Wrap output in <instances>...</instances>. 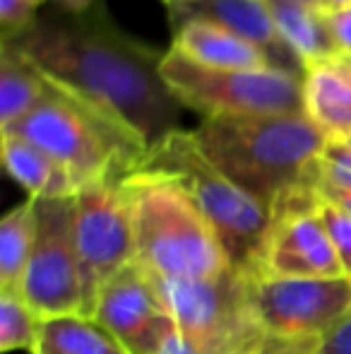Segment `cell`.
Segmentation results:
<instances>
[{"mask_svg": "<svg viewBox=\"0 0 351 354\" xmlns=\"http://www.w3.org/2000/svg\"><path fill=\"white\" fill-rule=\"evenodd\" d=\"M299 3H305V5H315V8H323V0H299Z\"/></svg>", "mask_w": 351, "mask_h": 354, "instance_id": "cell-33", "label": "cell"}, {"mask_svg": "<svg viewBox=\"0 0 351 354\" xmlns=\"http://www.w3.org/2000/svg\"><path fill=\"white\" fill-rule=\"evenodd\" d=\"M41 316L17 292H0V352L34 354L41 335Z\"/></svg>", "mask_w": 351, "mask_h": 354, "instance_id": "cell-21", "label": "cell"}, {"mask_svg": "<svg viewBox=\"0 0 351 354\" xmlns=\"http://www.w3.org/2000/svg\"><path fill=\"white\" fill-rule=\"evenodd\" d=\"M192 136L207 159L267 210L294 188L318 183L330 142L305 113L202 118Z\"/></svg>", "mask_w": 351, "mask_h": 354, "instance_id": "cell-2", "label": "cell"}, {"mask_svg": "<svg viewBox=\"0 0 351 354\" xmlns=\"http://www.w3.org/2000/svg\"><path fill=\"white\" fill-rule=\"evenodd\" d=\"M39 10L29 0H0V32L3 44H12L37 19Z\"/></svg>", "mask_w": 351, "mask_h": 354, "instance_id": "cell-24", "label": "cell"}, {"mask_svg": "<svg viewBox=\"0 0 351 354\" xmlns=\"http://www.w3.org/2000/svg\"><path fill=\"white\" fill-rule=\"evenodd\" d=\"M351 8V0H323L325 12H337V10Z\"/></svg>", "mask_w": 351, "mask_h": 354, "instance_id": "cell-31", "label": "cell"}, {"mask_svg": "<svg viewBox=\"0 0 351 354\" xmlns=\"http://www.w3.org/2000/svg\"><path fill=\"white\" fill-rule=\"evenodd\" d=\"M166 8H169L171 27L190 17L212 19L221 27L231 29L236 37L253 44L274 68L301 75V77L305 75V68L281 39L270 8H267V0H176Z\"/></svg>", "mask_w": 351, "mask_h": 354, "instance_id": "cell-13", "label": "cell"}, {"mask_svg": "<svg viewBox=\"0 0 351 354\" xmlns=\"http://www.w3.org/2000/svg\"><path fill=\"white\" fill-rule=\"evenodd\" d=\"M157 354H202V352L197 350L195 342L188 340V337L183 335V333L178 330V326H176V330L171 333L169 337H166L164 345H161V350L157 352Z\"/></svg>", "mask_w": 351, "mask_h": 354, "instance_id": "cell-28", "label": "cell"}, {"mask_svg": "<svg viewBox=\"0 0 351 354\" xmlns=\"http://www.w3.org/2000/svg\"><path fill=\"white\" fill-rule=\"evenodd\" d=\"M48 92V77L12 44L0 51V131L19 123Z\"/></svg>", "mask_w": 351, "mask_h": 354, "instance_id": "cell-18", "label": "cell"}, {"mask_svg": "<svg viewBox=\"0 0 351 354\" xmlns=\"http://www.w3.org/2000/svg\"><path fill=\"white\" fill-rule=\"evenodd\" d=\"M5 171L29 193V198H72L80 191L77 178L51 154L14 133H3Z\"/></svg>", "mask_w": 351, "mask_h": 354, "instance_id": "cell-17", "label": "cell"}, {"mask_svg": "<svg viewBox=\"0 0 351 354\" xmlns=\"http://www.w3.org/2000/svg\"><path fill=\"white\" fill-rule=\"evenodd\" d=\"M323 354H351V313L323 337Z\"/></svg>", "mask_w": 351, "mask_h": 354, "instance_id": "cell-27", "label": "cell"}, {"mask_svg": "<svg viewBox=\"0 0 351 354\" xmlns=\"http://www.w3.org/2000/svg\"><path fill=\"white\" fill-rule=\"evenodd\" d=\"M255 323L265 335L325 337L351 313V277L291 280L248 272Z\"/></svg>", "mask_w": 351, "mask_h": 354, "instance_id": "cell-11", "label": "cell"}, {"mask_svg": "<svg viewBox=\"0 0 351 354\" xmlns=\"http://www.w3.org/2000/svg\"><path fill=\"white\" fill-rule=\"evenodd\" d=\"M349 145H351V140H349Z\"/></svg>", "mask_w": 351, "mask_h": 354, "instance_id": "cell-36", "label": "cell"}, {"mask_svg": "<svg viewBox=\"0 0 351 354\" xmlns=\"http://www.w3.org/2000/svg\"><path fill=\"white\" fill-rule=\"evenodd\" d=\"M178 330L202 354H253L265 333L250 311L248 275L231 266L207 280L152 275Z\"/></svg>", "mask_w": 351, "mask_h": 354, "instance_id": "cell-7", "label": "cell"}, {"mask_svg": "<svg viewBox=\"0 0 351 354\" xmlns=\"http://www.w3.org/2000/svg\"><path fill=\"white\" fill-rule=\"evenodd\" d=\"M29 3L34 5L37 10H41V5H46V3H51V0H29Z\"/></svg>", "mask_w": 351, "mask_h": 354, "instance_id": "cell-34", "label": "cell"}, {"mask_svg": "<svg viewBox=\"0 0 351 354\" xmlns=\"http://www.w3.org/2000/svg\"><path fill=\"white\" fill-rule=\"evenodd\" d=\"M3 133H14L51 154L80 186L106 178L123 181L140 169L150 152V145L116 113L51 77L46 97Z\"/></svg>", "mask_w": 351, "mask_h": 354, "instance_id": "cell-3", "label": "cell"}, {"mask_svg": "<svg viewBox=\"0 0 351 354\" xmlns=\"http://www.w3.org/2000/svg\"><path fill=\"white\" fill-rule=\"evenodd\" d=\"M128 354H157L176 330L152 272L132 261L118 270L97 294L94 316Z\"/></svg>", "mask_w": 351, "mask_h": 354, "instance_id": "cell-12", "label": "cell"}, {"mask_svg": "<svg viewBox=\"0 0 351 354\" xmlns=\"http://www.w3.org/2000/svg\"><path fill=\"white\" fill-rule=\"evenodd\" d=\"M37 243V203L12 207L0 222V292L22 294L27 266Z\"/></svg>", "mask_w": 351, "mask_h": 354, "instance_id": "cell-19", "label": "cell"}, {"mask_svg": "<svg viewBox=\"0 0 351 354\" xmlns=\"http://www.w3.org/2000/svg\"><path fill=\"white\" fill-rule=\"evenodd\" d=\"M161 77L178 104L202 118L303 113V77L279 68L214 71L169 48L161 58Z\"/></svg>", "mask_w": 351, "mask_h": 354, "instance_id": "cell-6", "label": "cell"}, {"mask_svg": "<svg viewBox=\"0 0 351 354\" xmlns=\"http://www.w3.org/2000/svg\"><path fill=\"white\" fill-rule=\"evenodd\" d=\"M318 191L323 193L325 198L334 201L337 205H342L344 210L351 214V191H344V188H334V186H330V183L320 181V178H318Z\"/></svg>", "mask_w": 351, "mask_h": 354, "instance_id": "cell-29", "label": "cell"}, {"mask_svg": "<svg viewBox=\"0 0 351 354\" xmlns=\"http://www.w3.org/2000/svg\"><path fill=\"white\" fill-rule=\"evenodd\" d=\"M267 8L284 44L294 51L303 68L339 58L332 27L323 8L299 3V0H267Z\"/></svg>", "mask_w": 351, "mask_h": 354, "instance_id": "cell-16", "label": "cell"}, {"mask_svg": "<svg viewBox=\"0 0 351 354\" xmlns=\"http://www.w3.org/2000/svg\"><path fill=\"white\" fill-rule=\"evenodd\" d=\"M164 3H166V5H171V3H176V0H164Z\"/></svg>", "mask_w": 351, "mask_h": 354, "instance_id": "cell-35", "label": "cell"}, {"mask_svg": "<svg viewBox=\"0 0 351 354\" xmlns=\"http://www.w3.org/2000/svg\"><path fill=\"white\" fill-rule=\"evenodd\" d=\"M303 113L330 142L351 140V75L339 61L305 68Z\"/></svg>", "mask_w": 351, "mask_h": 354, "instance_id": "cell-15", "label": "cell"}, {"mask_svg": "<svg viewBox=\"0 0 351 354\" xmlns=\"http://www.w3.org/2000/svg\"><path fill=\"white\" fill-rule=\"evenodd\" d=\"M37 243L24 272L22 297L48 318L85 313L82 272L75 243V196L37 201Z\"/></svg>", "mask_w": 351, "mask_h": 354, "instance_id": "cell-10", "label": "cell"}, {"mask_svg": "<svg viewBox=\"0 0 351 354\" xmlns=\"http://www.w3.org/2000/svg\"><path fill=\"white\" fill-rule=\"evenodd\" d=\"M135 229V263L164 280H207L229 270L217 229L178 183L152 174L126 178Z\"/></svg>", "mask_w": 351, "mask_h": 354, "instance_id": "cell-4", "label": "cell"}, {"mask_svg": "<svg viewBox=\"0 0 351 354\" xmlns=\"http://www.w3.org/2000/svg\"><path fill=\"white\" fill-rule=\"evenodd\" d=\"M253 354H323V337L263 335Z\"/></svg>", "mask_w": 351, "mask_h": 354, "instance_id": "cell-25", "label": "cell"}, {"mask_svg": "<svg viewBox=\"0 0 351 354\" xmlns=\"http://www.w3.org/2000/svg\"><path fill=\"white\" fill-rule=\"evenodd\" d=\"M318 183L281 196L270 207V224L248 272L265 277L318 280L344 277V268L318 212Z\"/></svg>", "mask_w": 351, "mask_h": 354, "instance_id": "cell-8", "label": "cell"}, {"mask_svg": "<svg viewBox=\"0 0 351 354\" xmlns=\"http://www.w3.org/2000/svg\"><path fill=\"white\" fill-rule=\"evenodd\" d=\"M75 243L85 297L82 318H92L99 289L135 261V229L126 178L94 181L77 191Z\"/></svg>", "mask_w": 351, "mask_h": 354, "instance_id": "cell-9", "label": "cell"}, {"mask_svg": "<svg viewBox=\"0 0 351 354\" xmlns=\"http://www.w3.org/2000/svg\"><path fill=\"white\" fill-rule=\"evenodd\" d=\"M337 61L342 63V66H344V71H347V73L351 75V58H337Z\"/></svg>", "mask_w": 351, "mask_h": 354, "instance_id": "cell-32", "label": "cell"}, {"mask_svg": "<svg viewBox=\"0 0 351 354\" xmlns=\"http://www.w3.org/2000/svg\"><path fill=\"white\" fill-rule=\"evenodd\" d=\"M135 174L164 176L178 183L217 229L229 261L248 268L270 224V210L219 171L200 149L192 131H174L152 145Z\"/></svg>", "mask_w": 351, "mask_h": 354, "instance_id": "cell-5", "label": "cell"}, {"mask_svg": "<svg viewBox=\"0 0 351 354\" xmlns=\"http://www.w3.org/2000/svg\"><path fill=\"white\" fill-rule=\"evenodd\" d=\"M171 48L197 66L214 71H260L274 68L263 51L236 37L231 29L212 22V19L190 17L174 27Z\"/></svg>", "mask_w": 351, "mask_h": 354, "instance_id": "cell-14", "label": "cell"}, {"mask_svg": "<svg viewBox=\"0 0 351 354\" xmlns=\"http://www.w3.org/2000/svg\"><path fill=\"white\" fill-rule=\"evenodd\" d=\"M330 27H332V37L337 44L339 58H351V8L337 10V12H328Z\"/></svg>", "mask_w": 351, "mask_h": 354, "instance_id": "cell-26", "label": "cell"}, {"mask_svg": "<svg viewBox=\"0 0 351 354\" xmlns=\"http://www.w3.org/2000/svg\"><path fill=\"white\" fill-rule=\"evenodd\" d=\"M320 181L351 191V145L328 142L320 159Z\"/></svg>", "mask_w": 351, "mask_h": 354, "instance_id": "cell-23", "label": "cell"}, {"mask_svg": "<svg viewBox=\"0 0 351 354\" xmlns=\"http://www.w3.org/2000/svg\"><path fill=\"white\" fill-rule=\"evenodd\" d=\"M34 354H128L97 321L80 316L48 318Z\"/></svg>", "mask_w": 351, "mask_h": 354, "instance_id": "cell-20", "label": "cell"}, {"mask_svg": "<svg viewBox=\"0 0 351 354\" xmlns=\"http://www.w3.org/2000/svg\"><path fill=\"white\" fill-rule=\"evenodd\" d=\"M318 212H320V219H323L325 229H328V234H330V241H332L334 251H337V256H339L344 275L351 277V214L344 210L342 205H337L334 201L325 198L323 193H320V198H318Z\"/></svg>", "mask_w": 351, "mask_h": 354, "instance_id": "cell-22", "label": "cell"}, {"mask_svg": "<svg viewBox=\"0 0 351 354\" xmlns=\"http://www.w3.org/2000/svg\"><path fill=\"white\" fill-rule=\"evenodd\" d=\"M12 46L58 84L116 113L150 147L181 131L183 106L161 77L164 53L123 32L103 3L39 12Z\"/></svg>", "mask_w": 351, "mask_h": 354, "instance_id": "cell-1", "label": "cell"}, {"mask_svg": "<svg viewBox=\"0 0 351 354\" xmlns=\"http://www.w3.org/2000/svg\"><path fill=\"white\" fill-rule=\"evenodd\" d=\"M56 8L68 10V12H85V10H92L94 5H99L101 0H51Z\"/></svg>", "mask_w": 351, "mask_h": 354, "instance_id": "cell-30", "label": "cell"}]
</instances>
